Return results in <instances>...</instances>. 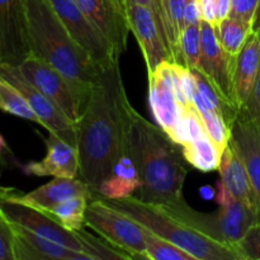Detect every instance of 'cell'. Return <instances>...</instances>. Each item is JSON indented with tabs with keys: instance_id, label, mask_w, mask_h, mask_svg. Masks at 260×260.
<instances>
[{
	"instance_id": "5bb4252c",
	"label": "cell",
	"mask_w": 260,
	"mask_h": 260,
	"mask_svg": "<svg viewBox=\"0 0 260 260\" xmlns=\"http://www.w3.org/2000/svg\"><path fill=\"white\" fill-rule=\"evenodd\" d=\"M0 42L4 62L18 66L29 55L24 0H0Z\"/></svg>"
},
{
	"instance_id": "f1b7e54d",
	"label": "cell",
	"mask_w": 260,
	"mask_h": 260,
	"mask_svg": "<svg viewBox=\"0 0 260 260\" xmlns=\"http://www.w3.org/2000/svg\"><path fill=\"white\" fill-rule=\"evenodd\" d=\"M76 235H78L79 240H80L81 245H83L84 251L90 256L91 260H113V259H127L129 260L128 255H127L124 251H122L121 249L116 248L114 245H112L111 243L101 238H95L91 234L86 233L84 229L81 230L75 231Z\"/></svg>"
},
{
	"instance_id": "f35d334b",
	"label": "cell",
	"mask_w": 260,
	"mask_h": 260,
	"mask_svg": "<svg viewBox=\"0 0 260 260\" xmlns=\"http://www.w3.org/2000/svg\"><path fill=\"white\" fill-rule=\"evenodd\" d=\"M234 200H236V198L231 194V192L228 189V187H226L221 180H218L217 190H216V202H217L220 206H222V205H228V203L233 202Z\"/></svg>"
},
{
	"instance_id": "9a60e30c",
	"label": "cell",
	"mask_w": 260,
	"mask_h": 260,
	"mask_svg": "<svg viewBox=\"0 0 260 260\" xmlns=\"http://www.w3.org/2000/svg\"><path fill=\"white\" fill-rule=\"evenodd\" d=\"M46 155L40 161H30L23 172L36 177L76 178L79 177V152L76 142L55 134L45 140Z\"/></svg>"
},
{
	"instance_id": "bcb514c9",
	"label": "cell",
	"mask_w": 260,
	"mask_h": 260,
	"mask_svg": "<svg viewBox=\"0 0 260 260\" xmlns=\"http://www.w3.org/2000/svg\"><path fill=\"white\" fill-rule=\"evenodd\" d=\"M0 217H3V216H2V212H0Z\"/></svg>"
},
{
	"instance_id": "b9f144b4",
	"label": "cell",
	"mask_w": 260,
	"mask_h": 260,
	"mask_svg": "<svg viewBox=\"0 0 260 260\" xmlns=\"http://www.w3.org/2000/svg\"><path fill=\"white\" fill-rule=\"evenodd\" d=\"M201 194L206 198V200H210L213 197V189L211 187H203L201 188Z\"/></svg>"
},
{
	"instance_id": "ba28073f",
	"label": "cell",
	"mask_w": 260,
	"mask_h": 260,
	"mask_svg": "<svg viewBox=\"0 0 260 260\" xmlns=\"http://www.w3.org/2000/svg\"><path fill=\"white\" fill-rule=\"evenodd\" d=\"M14 193L0 196V212L8 222L73 250L84 251L75 231L63 228L50 212L18 201Z\"/></svg>"
},
{
	"instance_id": "83f0119b",
	"label": "cell",
	"mask_w": 260,
	"mask_h": 260,
	"mask_svg": "<svg viewBox=\"0 0 260 260\" xmlns=\"http://www.w3.org/2000/svg\"><path fill=\"white\" fill-rule=\"evenodd\" d=\"M144 230L147 260H196L189 253L167 239L160 238L145 228Z\"/></svg>"
},
{
	"instance_id": "30bf717a",
	"label": "cell",
	"mask_w": 260,
	"mask_h": 260,
	"mask_svg": "<svg viewBox=\"0 0 260 260\" xmlns=\"http://www.w3.org/2000/svg\"><path fill=\"white\" fill-rule=\"evenodd\" d=\"M18 69L30 84L51 99L68 116V118L76 124L83 109L70 83L60 71L30 53L18 65Z\"/></svg>"
},
{
	"instance_id": "f546056e",
	"label": "cell",
	"mask_w": 260,
	"mask_h": 260,
	"mask_svg": "<svg viewBox=\"0 0 260 260\" xmlns=\"http://www.w3.org/2000/svg\"><path fill=\"white\" fill-rule=\"evenodd\" d=\"M187 2L188 0H168V46L174 63L177 61L180 36L185 28L184 13Z\"/></svg>"
},
{
	"instance_id": "277c9868",
	"label": "cell",
	"mask_w": 260,
	"mask_h": 260,
	"mask_svg": "<svg viewBox=\"0 0 260 260\" xmlns=\"http://www.w3.org/2000/svg\"><path fill=\"white\" fill-rule=\"evenodd\" d=\"M102 198L146 230L182 248L196 260H240L239 254L233 248L196 230L173 212L169 206L140 200L136 196Z\"/></svg>"
},
{
	"instance_id": "cb8c5ba5",
	"label": "cell",
	"mask_w": 260,
	"mask_h": 260,
	"mask_svg": "<svg viewBox=\"0 0 260 260\" xmlns=\"http://www.w3.org/2000/svg\"><path fill=\"white\" fill-rule=\"evenodd\" d=\"M215 32L223 51L233 57H236L254 30L253 25L249 23L229 17L216 25Z\"/></svg>"
},
{
	"instance_id": "9c48e42d",
	"label": "cell",
	"mask_w": 260,
	"mask_h": 260,
	"mask_svg": "<svg viewBox=\"0 0 260 260\" xmlns=\"http://www.w3.org/2000/svg\"><path fill=\"white\" fill-rule=\"evenodd\" d=\"M0 78L9 81L23 94L27 103L37 116L40 124L47 129L48 134L58 135V136L76 142L75 123H73L51 99H48L42 91L38 90L33 84H30L23 76L18 66L2 61Z\"/></svg>"
},
{
	"instance_id": "603a6c76",
	"label": "cell",
	"mask_w": 260,
	"mask_h": 260,
	"mask_svg": "<svg viewBox=\"0 0 260 260\" xmlns=\"http://www.w3.org/2000/svg\"><path fill=\"white\" fill-rule=\"evenodd\" d=\"M192 104L202 119V123L205 126L208 137L212 140L217 149L222 152L230 142V126L228 124V122L218 112L208 107V104L203 101L197 89H196Z\"/></svg>"
},
{
	"instance_id": "3957f363",
	"label": "cell",
	"mask_w": 260,
	"mask_h": 260,
	"mask_svg": "<svg viewBox=\"0 0 260 260\" xmlns=\"http://www.w3.org/2000/svg\"><path fill=\"white\" fill-rule=\"evenodd\" d=\"M24 7L29 53L65 76L84 109L101 70L73 40L48 0H24Z\"/></svg>"
},
{
	"instance_id": "d590c367",
	"label": "cell",
	"mask_w": 260,
	"mask_h": 260,
	"mask_svg": "<svg viewBox=\"0 0 260 260\" xmlns=\"http://www.w3.org/2000/svg\"><path fill=\"white\" fill-rule=\"evenodd\" d=\"M201 22H202V18H201L198 0H188L184 13L185 27L190 24H200Z\"/></svg>"
},
{
	"instance_id": "7bdbcfd3",
	"label": "cell",
	"mask_w": 260,
	"mask_h": 260,
	"mask_svg": "<svg viewBox=\"0 0 260 260\" xmlns=\"http://www.w3.org/2000/svg\"><path fill=\"white\" fill-rule=\"evenodd\" d=\"M7 151H8L7 142H5L4 137H3L2 135H0V157H2L3 154H4V152H7Z\"/></svg>"
},
{
	"instance_id": "7c38bea8",
	"label": "cell",
	"mask_w": 260,
	"mask_h": 260,
	"mask_svg": "<svg viewBox=\"0 0 260 260\" xmlns=\"http://www.w3.org/2000/svg\"><path fill=\"white\" fill-rule=\"evenodd\" d=\"M201 40L202 53L197 70L205 75L211 85L217 90L221 98L233 107L238 108L234 95V66L235 58L221 47L216 36L215 28L206 22H201ZM239 109V108H238Z\"/></svg>"
},
{
	"instance_id": "ab89813d",
	"label": "cell",
	"mask_w": 260,
	"mask_h": 260,
	"mask_svg": "<svg viewBox=\"0 0 260 260\" xmlns=\"http://www.w3.org/2000/svg\"><path fill=\"white\" fill-rule=\"evenodd\" d=\"M231 0H216V19L217 24L230 17ZM216 24V25H217Z\"/></svg>"
},
{
	"instance_id": "5b68a950",
	"label": "cell",
	"mask_w": 260,
	"mask_h": 260,
	"mask_svg": "<svg viewBox=\"0 0 260 260\" xmlns=\"http://www.w3.org/2000/svg\"><path fill=\"white\" fill-rule=\"evenodd\" d=\"M169 207L188 225L213 240L230 246L235 251L239 241L256 221L255 211L239 200L220 206L213 213L198 212L185 201L178 205H170Z\"/></svg>"
},
{
	"instance_id": "836d02e7",
	"label": "cell",
	"mask_w": 260,
	"mask_h": 260,
	"mask_svg": "<svg viewBox=\"0 0 260 260\" xmlns=\"http://www.w3.org/2000/svg\"><path fill=\"white\" fill-rule=\"evenodd\" d=\"M241 109H244L256 123L260 124V66L258 76H256L255 85H254L253 89V93H251L248 103H246Z\"/></svg>"
},
{
	"instance_id": "e575fe53",
	"label": "cell",
	"mask_w": 260,
	"mask_h": 260,
	"mask_svg": "<svg viewBox=\"0 0 260 260\" xmlns=\"http://www.w3.org/2000/svg\"><path fill=\"white\" fill-rule=\"evenodd\" d=\"M198 5H200L201 18L203 22L208 23L212 25L213 28L217 24V19H216V0H198Z\"/></svg>"
},
{
	"instance_id": "d6986e66",
	"label": "cell",
	"mask_w": 260,
	"mask_h": 260,
	"mask_svg": "<svg viewBox=\"0 0 260 260\" xmlns=\"http://www.w3.org/2000/svg\"><path fill=\"white\" fill-rule=\"evenodd\" d=\"M93 193L83 179L76 178H53L51 182L36 188L32 192L20 194L14 193L18 201L50 212L55 206L75 197H86L90 200Z\"/></svg>"
},
{
	"instance_id": "8992f818",
	"label": "cell",
	"mask_w": 260,
	"mask_h": 260,
	"mask_svg": "<svg viewBox=\"0 0 260 260\" xmlns=\"http://www.w3.org/2000/svg\"><path fill=\"white\" fill-rule=\"evenodd\" d=\"M85 226L132 259H146L145 230L140 223L112 207L99 196L89 200Z\"/></svg>"
},
{
	"instance_id": "8d00e7d4",
	"label": "cell",
	"mask_w": 260,
	"mask_h": 260,
	"mask_svg": "<svg viewBox=\"0 0 260 260\" xmlns=\"http://www.w3.org/2000/svg\"><path fill=\"white\" fill-rule=\"evenodd\" d=\"M114 2H116V4L118 5L119 10H121V13H122V14H123L124 18H126V10H127V8L129 7V5H132V4H142V5H146V7L151 8V9L154 10L155 13H156L157 19H159V14H157L156 2H155V0H114ZM160 27H161V25H160Z\"/></svg>"
},
{
	"instance_id": "8fae6325",
	"label": "cell",
	"mask_w": 260,
	"mask_h": 260,
	"mask_svg": "<svg viewBox=\"0 0 260 260\" xmlns=\"http://www.w3.org/2000/svg\"><path fill=\"white\" fill-rule=\"evenodd\" d=\"M126 20L141 48L147 75L165 61L173 62L157 15L151 8L142 4L129 5L126 10Z\"/></svg>"
},
{
	"instance_id": "484cf974",
	"label": "cell",
	"mask_w": 260,
	"mask_h": 260,
	"mask_svg": "<svg viewBox=\"0 0 260 260\" xmlns=\"http://www.w3.org/2000/svg\"><path fill=\"white\" fill-rule=\"evenodd\" d=\"M89 198L75 197L58 203L50 211L51 215L68 230L79 231L85 229V212Z\"/></svg>"
},
{
	"instance_id": "74e56055",
	"label": "cell",
	"mask_w": 260,
	"mask_h": 260,
	"mask_svg": "<svg viewBox=\"0 0 260 260\" xmlns=\"http://www.w3.org/2000/svg\"><path fill=\"white\" fill-rule=\"evenodd\" d=\"M156 2L157 7V14H159V22L161 25L162 33H164L165 41H167L168 45V15H167V9H168V0H155ZM169 48V46H168ZM170 52V51H169Z\"/></svg>"
},
{
	"instance_id": "7402d4cb",
	"label": "cell",
	"mask_w": 260,
	"mask_h": 260,
	"mask_svg": "<svg viewBox=\"0 0 260 260\" xmlns=\"http://www.w3.org/2000/svg\"><path fill=\"white\" fill-rule=\"evenodd\" d=\"M182 150L185 160L193 169L203 173L218 170L222 152L217 149L207 134L182 146Z\"/></svg>"
},
{
	"instance_id": "d6a6232c",
	"label": "cell",
	"mask_w": 260,
	"mask_h": 260,
	"mask_svg": "<svg viewBox=\"0 0 260 260\" xmlns=\"http://www.w3.org/2000/svg\"><path fill=\"white\" fill-rule=\"evenodd\" d=\"M0 260H14V233L4 217H0Z\"/></svg>"
},
{
	"instance_id": "1f68e13d",
	"label": "cell",
	"mask_w": 260,
	"mask_h": 260,
	"mask_svg": "<svg viewBox=\"0 0 260 260\" xmlns=\"http://www.w3.org/2000/svg\"><path fill=\"white\" fill-rule=\"evenodd\" d=\"M259 0H231L230 17L253 25Z\"/></svg>"
},
{
	"instance_id": "e0dca14e",
	"label": "cell",
	"mask_w": 260,
	"mask_h": 260,
	"mask_svg": "<svg viewBox=\"0 0 260 260\" xmlns=\"http://www.w3.org/2000/svg\"><path fill=\"white\" fill-rule=\"evenodd\" d=\"M86 17L98 27L113 48L114 53L121 57L127 48L128 33L131 32L126 18L114 0H75Z\"/></svg>"
},
{
	"instance_id": "4dcf8cb0",
	"label": "cell",
	"mask_w": 260,
	"mask_h": 260,
	"mask_svg": "<svg viewBox=\"0 0 260 260\" xmlns=\"http://www.w3.org/2000/svg\"><path fill=\"white\" fill-rule=\"evenodd\" d=\"M235 249L240 260H260V221L249 228Z\"/></svg>"
},
{
	"instance_id": "2e32d148",
	"label": "cell",
	"mask_w": 260,
	"mask_h": 260,
	"mask_svg": "<svg viewBox=\"0 0 260 260\" xmlns=\"http://www.w3.org/2000/svg\"><path fill=\"white\" fill-rule=\"evenodd\" d=\"M170 70H172V62L165 61L157 66L154 73L147 75L151 114L156 124H159L169 136L174 131L180 116L184 113L182 107L178 103L173 89Z\"/></svg>"
},
{
	"instance_id": "ffe728a7",
	"label": "cell",
	"mask_w": 260,
	"mask_h": 260,
	"mask_svg": "<svg viewBox=\"0 0 260 260\" xmlns=\"http://www.w3.org/2000/svg\"><path fill=\"white\" fill-rule=\"evenodd\" d=\"M260 66V35L254 32L235 58L234 66V95L239 109L248 103Z\"/></svg>"
},
{
	"instance_id": "4316f807",
	"label": "cell",
	"mask_w": 260,
	"mask_h": 260,
	"mask_svg": "<svg viewBox=\"0 0 260 260\" xmlns=\"http://www.w3.org/2000/svg\"><path fill=\"white\" fill-rule=\"evenodd\" d=\"M0 109L15 117L40 124L37 116L27 103L23 94L3 78H0Z\"/></svg>"
},
{
	"instance_id": "60d3db41",
	"label": "cell",
	"mask_w": 260,
	"mask_h": 260,
	"mask_svg": "<svg viewBox=\"0 0 260 260\" xmlns=\"http://www.w3.org/2000/svg\"><path fill=\"white\" fill-rule=\"evenodd\" d=\"M253 30L255 33H260V0H259L258 9H256L255 18H254V22H253Z\"/></svg>"
},
{
	"instance_id": "6da1fadb",
	"label": "cell",
	"mask_w": 260,
	"mask_h": 260,
	"mask_svg": "<svg viewBox=\"0 0 260 260\" xmlns=\"http://www.w3.org/2000/svg\"><path fill=\"white\" fill-rule=\"evenodd\" d=\"M132 109L119 61H116L101 70L75 124L79 178L88 184L93 196L98 194L102 183L111 177L119 157L129 154Z\"/></svg>"
},
{
	"instance_id": "44dd1931",
	"label": "cell",
	"mask_w": 260,
	"mask_h": 260,
	"mask_svg": "<svg viewBox=\"0 0 260 260\" xmlns=\"http://www.w3.org/2000/svg\"><path fill=\"white\" fill-rule=\"evenodd\" d=\"M218 173H220V180L228 187L231 194L258 213L256 198L245 165L230 142L221 154Z\"/></svg>"
},
{
	"instance_id": "52a82bcc",
	"label": "cell",
	"mask_w": 260,
	"mask_h": 260,
	"mask_svg": "<svg viewBox=\"0 0 260 260\" xmlns=\"http://www.w3.org/2000/svg\"><path fill=\"white\" fill-rule=\"evenodd\" d=\"M73 40L83 48L94 65L102 70L121 60L103 33L86 17L75 0H48Z\"/></svg>"
},
{
	"instance_id": "ac0fdd59",
	"label": "cell",
	"mask_w": 260,
	"mask_h": 260,
	"mask_svg": "<svg viewBox=\"0 0 260 260\" xmlns=\"http://www.w3.org/2000/svg\"><path fill=\"white\" fill-rule=\"evenodd\" d=\"M14 233V260H91L84 251L47 240L10 223Z\"/></svg>"
},
{
	"instance_id": "7a4b0ae2",
	"label": "cell",
	"mask_w": 260,
	"mask_h": 260,
	"mask_svg": "<svg viewBox=\"0 0 260 260\" xmlns=\"http://www.w3.org/2000/svg\"><path fill=\"white\" fill-rule=\"evenodd\" d=\"M129 156L136 167L140 188L134 196L149 202L178 205L190 165L178 145L159 124L132 109Z\"/></svg>"
},
{
	"instance_id": "d4e9b609",
	"label": "cell",
	"mask_w": 260,
	"mask_h": 260,
	"mask_svg": "<svg viewBox=\"0 0 260 260\" xmlns=\"http://www.w3.org/2000/svg\"><path fill=\"white\" fill-rule=\"evenodd\" d=\"M200 24L187 25L180 36L179 46H178V56L175 63L184 66L189 70H194L200 66L201 53H202Z\"/></svg>"
},
{
	"instance_id": "4fadbf2b",
	"label": "cell",
	"mask_w": 260,
	"mask_h": 260,
	"mask_svg": "<svg viewBox=\"0 0 260 260\" xmlns=\"http://www.w3.org/2000/svg\"><path fill=\"white\" fill-rule=\"evenodd\" d=\"M230 145L245 165L256 198L260 221V124L244 109H240L230 126Z\"/></svg>"
},
{
	"instance_id": "f6af8a7d",
	"label": "cell",
	"mask_w": 260,
	"mask_h": 260,
	"mask_svg": "<svg viewBox=\"0 0 260 260\" xmlns=\"http://www.w3.org/2000/svg\"><path fill=\"white\" fill-rule=\"evenodd\" d=\"M3 61V51H2V42H0V62Z\"/></svg>"
},
{
	"instance_id": "ee69618b",
	"label": "cell",
	"mask_w": 260,
	"mask_h": 260,
	"mask_svg": "<svg viewBox=\"0 0 260 260\" xmlns=\"http://www.w3.org/2000/svg\"><path fill=\"white\" fill-rule=\"evenodd\" d=\"M14 192H17L14 188H7V187H2V185H0V196L9 194V193H14Z\"/></svg>"
}]
</instances>
